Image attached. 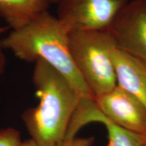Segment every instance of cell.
I'll return each mask as SVG.
<instances>
[{
    "label": "cell",
    "mask_w": 146,
    "mask_h": 146,
    "mask_svg": "<svg viewBox=\"0 0 146 146\" xmlns=\"http://www.w3.org/2000/svg\"><path fill=\"white\" fill-rule=\"evenodd\" d=\"M32 82L39 104L25 110L22 120L38 146H58L64 140L82 97L64 76L42 60L35 62Z\"/></svg>",
    "instance_id": "obj_1"
},
{
    "label": "cell",
    "mask_w": 146,
    "mask_h": 146,
    "mask_svg": "<svg viewBox=\"0 0 146 146\" xmlns=\"http://www.w3.org/2000/svg\"><path fill=\"white\" fill-rule=\"evenodd\" d=\"M69 33L57 16L46 11L22 28L11 31L1 42L3 49L23 61H45L64 76L82 98L94 100L73 61Z\"/></svg>",
    "instance_id": "obj_2"
},
{
    "label": "cell",
    "mask_w": 146,
    "mask_h": 146,
    "mask_svg": "<svg viewBox=\"0 0 146 146\" xmlns=\"http://www.w3.org/2000/svg\"><path fill=\"white\" fill-rule=\"evenodd\" d=\"M115 44L108 29L69 33V47L76 68L94 98L117 85L110 49Z\"/></svg>",
    "instance_id": "obj_3"
},
{
    "label": "cell",
    "mask_w": 146,
    "mask_h": 146,
    "mask_svg": "<svg viewBox=\"0 0 146 146\" xmlns=\"http://www.w3.org/2000/svg\"><path fill=\"white\" fill-rule=\"evenodd\" d=\"M129 0H57V17L69 32L108 28Z\"/></svg>",
    "instance_id": "obj_4"
},
{
    "label": "cell",
    "mask_w": 146,
    "mask_h": 146,
    "mask_svg": "<svg viewBox=\"0 0 146 146\" xmlns=\"http://www.w3.org/2000/svg\"><path fill=\"white\" fill-rule=\"evenodd\" d=\"M116 47L146 63V0H131L107 29Z\"/></svg>",
    "instance_id": "obj_5"
},
{
    "label": "cell",
    "mask_w": 146,
    "mask_h": 146,
    "mask_svg": "<svg viewBox=\"0 0 146 146\" xmlns=\"http://www.w3.org/2000/svg\"><path fill=\"white\" fill-rule=\"evenodd\" d=\"M96 106L120 127L146 135V108L135 96L116 85L112 90L94 98Z\"/></svg>",
    "instance_id": "obj_6"
},
{
    "label": "cell",
    "mask_w": 146,
    "mask_h": 146,
    "mask_svg": "<svg viewBox=\"0 0 146 146\" xmlns=\"http://www.w3.org/2000/svg\"><path fill=\"white\" fill-rule=\"evenodd\" d=\"M91 123H100L104 125L108 134V143L105 146H143V136L131 132L116 125L102 113L94 100L82 98L73 114L66 139L76 137L84 126Z\"/></svg>",
    "instance_id": "obj_7"
},
{
    "label": "cell",
    "mask_w": 146,
    "mask_h": 146,
    "mask_svg": "<svg viewBox=\"0 0 146 146\" xmlns=\"http://www.w3.org/2000/svg\"><path fill=\"white\" fill-rule=\"evenodd\" d=\"M117 85L132 94L146 108V63L120 50L110 49Z\"/></svg>",
    "instance_id": "obj_8"
},
{
    "label": "cell",
    "mask_w": 146,
    "mask_h": 146,
    "mask_svg": "<svg viewBox=\"0 0 146 146\" xmlns=\"http://www.w3.org/2000/svg\"><path fill=\"white\" fill-rule=\"evenodd\" d=\"M52 0H0V17L9 28L17 30L49 10Z\"/></svg>",
    "instance_id": "obj_9"
},
{
    "label": "cell",
    "mask_w": 146,
    "mask_h": 146,
    "mask_svg": "<svg viewBox=\"0 0 146 146\" xmlns=\"http://www.w3.org/2000/svg\"><path fill=\"white\" fill-rule=\"evenodd\" d=\"M23 142L21 133L15 128L0 129V146H21Z\"/></svg>",
    "instance_id": "obj_10"
},
{
    "label": "cell",
    "mask_w": 146,
    "mask_h": 146,
    "mask_svg": "<svg viewBox=\"0 0 146 146\" xmlns=\"http://www.w3.org/2000/svg\"><path fill=\"white\" fill-rule=\"evenodd\" d=\"M95 138L94 137H75L70 139L64 140L58 146H94Z\"/></svg>",
    "instance_id": "obj_11"
},
{
    "label": "cell",
    "mask_w": 146,
    "mask_h": 146,
    "mask_svg": "<svg viewBox=\"0 0 146 146\" xmlns=\"http://www.w3.org/2000/svg\"><path fill=\"white\" fill-rule=\"evenodd\" d=\"M9 29L10 28L8 26L0 27V36L3 33L8 31ZM1 41H2V40L0 39V79H1V76L3 74L5 68V65H6V59H5V56L3 52V47Z\"/></svg>",
    "instance_id": "obj_12"
},
{
    "label": "cell",
    "mask_w": 146,
    "mask_h": 146,
    "mask_svg": "<svg viewBox=\"0 0 146 146\" xmlns=\"http://www.w3.org/2000/svg\"><path fill=\"white\" fill-rule=\"evenodd\" d=\"M21 146H38L35 142L33 141L31 139H29L23 141Z\"/></svg>",
    "instance_id": "obj_13"
},
{
    "label": "cell",
    "mask_w": 146,
    "mask_h": 146,
    "mask_svg": "<svg viewBox=\"0 0 146 146\" xmlns=\"http://www.w3.org/2000/svg\"><path fill=\"white\" fill-rule=\"evenodd\" d=\"M143 141H144V144L146 145V135L143 136Z\"/></svg>",
    "instance_id": "obj_14"
},
{
    "label": "cell",
    "mask_w": 146,
    "mask_h": 146,
    "mask_svg": "<svg viewBox=\"0 0 146 146\" xmlns=\"http://www.w3.org/2000/svg\"><path fill=\"white\" fill-rule=\"evenodd\" d=\"M52 3H56V1H57V0H52Z\"/></svg>",
    "instance_id": "obj_15"
},
{
    "label": "cell",
    "mask_w": 146,
    "mask_h": 146,
    "mask_svg": "<svg viewBox=\"0 0 146 146\" xmlns=\"http://www.w3.org/2000/svg\"><path fill=\"white\" fill-rule=\"evenodd\" d=\"M143 146H146V145H145V144H144V145H143Z\"/></svg>",
    "instance_id": "obj_16"
}]
</instances>
